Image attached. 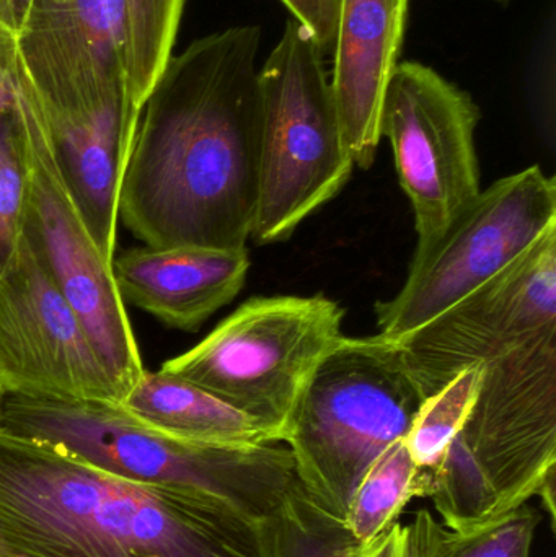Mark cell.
<instances>
[{"instance_id":"7402d4cb","label":"cell","mask_w":556,"mask_h":557,"mask_svg":"<svg viewBox=\"0 0 556 557\" xmlns=\"http://www.w3.org/2000/svg\"><path fill=\"white\" fill-rule=\"evenodd\" d=\"M28 173L12 107L0 116V274L25 232Z\"/></svg>"},{"instance_id":"f1b7e54d","label":"cell","mask_w":556,"mask_h":557,"mask_svg":"<svg viewBox=\"0 0 556 557\" xmlns=\"http://www.w3.org/2000/svg\"><path fill=\"white\" fill-rule=\"evenodd\" d=\"M7 392L3 389L2 383H0V432H2L3 421V405H5Z\"/></svg>"},{"instance_id":"9a60e30c","label":"cell","mask_w":556,"mask_h":557,"mask_svg":"<svg viewBox=\"0 0 556 557\" xmlns=\"http://www.w3.org/2000/svg\"><path fill=\"white\" fill-rule=\"evenodd\" d=\"M248 270L247 250L202 247L133 248L113 260L124 305L182 331L198 330L234 300Z\"/></svg>"},{"instance_id":"4316f807","label":"cell","mask_w":556,"mask_h":557,"mask_svg":"<svg viewBox=\"0 0 556 557\" xmlns=\"http://www.w3.org/2000/svg\"><path fill=\"white\" fill-rule=\"evenodd\" d=\"M555 481H556V471L552 473L551 476L545 480L544 486L539 491L538 496L542 497V503H544L545 510L548 512V517H551L552 525L555 527L556 519V503H555Z\"/></svg>"},{"instance_id":"277c9868","label":"cell","mask_w":556,"mask_h":557,"mask_svg":"<svg viewBox=\"0 0 556 557\" xmlns=\"http://www.w3.org/2000/svg\"><path fill=\"white\" fill-rule=\"evenodd\" d=\"M2 431L55 445L137 483L209 494L264 522L276 516L297 478L289 448L277 444L218 447L180 441L137 421L118 403L9 395Z\"/></svg>"},{"instance_id":"9c48e42d","label":"cell","mask_w":556,"mask_h":557,"mask_svg":"<svg viewBox=\"0 0 556 557\" xmlns=\"http://www.w3.org/2000/svg\"><path fill=\"white\" fill-rule=\"evenodd\" d=\"M556 227V183L539 166L498 180L427 250L404 287L375 304L381 336L400 339L485 284Z\"/></svg>"},{"instance_id":"d6986e66","label":"cell","mask_w":556,"mask_h":557,"mask_svg":"<svg viewBox=\"0 0 556 557\" xmlns=\"http://www.w3.org/2000/svg\"><path fill=\"white\" fill-rule=\"evenodd\" d=\"M420 468L404 441L395 442L372 467L353 493L346 509L345 525L359 543L381 535L418 496Z\"/></svg>"},{"instance_id":"30bf717a","label":"cell","mask_w":556,"mask_h":557,"mask_svg":"<svg viewBox=\"0 0 556 557\" xmlns=\"http://www.w3.org/2000/svg\"><path fill=\"white\" fill-rule=\"evenodd\" d=\"M482 111L469 91L430 65L400 61L382 108L381 133L410 199L417 250H427L480 195L475 133Z\"/></svg>"},{"instance_id":"7c38bea8","label":"cell","mask_w":556,"mask_h":557,"mask_svg":"<svg viewBox=\"0 0 556 557\" xmlns=\"http://www.w3.org/2000/svg\"><path fill=\"white\" fill-rule=\"evenodd\" d=\"M123 0H36L18 54L49 124L100 127L127 121Z\"/></svg>"},{"instance_id":"e0dca14e","label":"cell","mask_w":556,"mask_h":557,"mask_svg":"<svg viewBox=\"0 0 556 557\" xmlns=\"http://www.w3.org/2000/svg\"><path fill=\"white\" fill-rule=\"evenodd\" d=\"M126 10L127 121L134 131L157 78L172 58L185 0H123Z\"/></svg>"},{"instance_id":"5b68a950","label":"cell","mask_w":556,"mask_h":557,"mask_svg":"<svg viewBox=\"0 0 556 557\" xmlns=\"http://www.w3.org/2000/svg\"><path fill=\"white\" fill-rule=\"evenodd\" d=\"M424 399L395 341L343 336L313 370L284 435L304 490L345 519L366 471L407 437Z\"/></svg>"},{"instance_id":"7a4b0ae2","label":"cell","mask_w":556,"mask_h":557,"mask_svg":"<svg viewBox=\"0 0 556 557\" xmlns=\"http://www.w3.org/2000/svg\"><path fill=\"white\" fill-rule=\"evenodd\" d=\"M0 532L25 557H277L273 525L0 432Z\"/></svg>"},{"instance_id":"1f68e13d","label":"cell","mask_w":556,"mask_h":557,"mask_svg":"<svg viewBox=\"0 0 556 557\" xmlns=\"http://www.w3.org/2000/svg\"><path fill=\"white\" fill-rule=\"evenodd\" d=\"M336 3H338V0H335Z\"/></svg>"},{"instance_id":"44dd1931","label":"cell","mask_w":556,"mask_h":557,"mask_svg":"<svg viewBox=\"0 0 556 557\" xmlns=\"http://www.w3.org/2000/svg\"><path fill=\"white\" fill-rule=\"evenodd\" d=\"M482 366L459 373L446 386L428 396L405 437L411 458L420 470L430 471L440 463L454 441L479 389Z\"/></svg>"},{"instance_id":"2e32d148","label":"cell","mask_w":556,"mask_h":557,"mask_svg":"<svg viewBox=\"0 0 556 557\" xmlns=\"http://www.w3.org/2000/svg\"><path fill=\"white\" fill-rule=\"evenodd\" d=\"M153 431L218 447L280 444L260 424L208 389L165 370L144 372L118 403Z\"/></svg>"},{"instance_id":"ffe728a7","label":"cell","mask_w":556,"mask_h":557,"mask_svg":"<svg viewBox=\"0 0 556 557\" xmlns=\"http://www.w3.org/2000/svg\"><path fill=\"white\" fill-rule=\"evenodd\" d=\"M277 557H359V543L345 520L323 509L294 481L271 520Z\"/></svg>"},{"instance_id":"5bb4252c","label":"cell","mask_w":556,"mask_h":557,"mask_svg":"<svg viewBox=\"0 0 556 557\" xmlns=\"http://www.w3.org/2000/svg\"><path fill=\"white\" fill-rule=\"evenodd\" d=\"M410 0H338L333 104L355 165L369 169L381 144L385 91L400 64Z\"/></svg>"},{"instance_id":"4fadbf2b","label":"cell","mask_w":556,"mask_h":557,"mask_svg":"<svg viewBox=\"0 0 556 557\" xmlns=\"http://www.w3.org/2000/svg\"><path fill=\"white\" fill-rule=\"evenodd\" d=\"M0 383L7 396L120 403L81 318L25 232L0 274Z\"/></svg>"},{"instance_id":"3957f363","label":"cell","mask_w":556,"mask_h":557,"mask_svg":"<svg viewBox=\"0 0 556 557\" xmlns=\"http://www.w3.org/2000/svg\"><path fill=\"white\" fill-rule=\"evenodd\" d=\"M556 471V330L483 363L472 409L418 496L472 532L538 496Z\"/></svg>"},{"instance_id":"f546056e","label":"cell","mask_w":556,"mask_h":557,"mask_svg":"<svg viewBox=\"0 0 556 557\" xmlns=\"http://www.w3.org/2000/svg\"><path fill=\"white\" fill-rule=\"evenodd\" d=\"M486 2L496 3V5L499 7H508L509 3L512 2V0H486Z\"/></svg>"},{"instance_id":"cb8c5ba5","label":"cell","mask_w":556,"mask_h":557,"mask_svg":"<svg viewBox=\"0 0 556 557\" xmlns=\"http://www.w3.org/2000/svg\"><path fill=\"white\" fill-rule=\"evenodd\" d=\"M359 557H408V527L392 523L381 535L362 545Z\"/></svg>"},{"instance_id":"603a6c76","label":"cell","mask_w":556,"mask_h":557,"mask_svg":"<svg viewBox=\"0 0 556 557\" xmlns=\"http://www.w3.org/2000/svg\"><path fill=\"white\" fill-rule=\"evenodd\" d=\"M293 20L316 38L323 55L332 54L338 3L335 0H281Z\"/></svg>"},{"instance_id":"6da1fadb","label":"cell","mask_w":556,"mask_h":557,"mask_svg":"<svg viewBox=\"0 0 556 557\" xmlns=\"http://www.w3.org/2000/svg\"><path fill=\"white\" fill-rule=\"evenodd\" d=\"M261 28L238 25L172 54L150 90L120 193L149 248L247 250L260 140Z\"/></svg>"},{"instance_id":"52a82bcc","label":"cell","mask_w":556,"mask_h":557,"mask_svg":"<svg viewBox=\"0 0 556 557\" xmlns=\"http://www.w3.org/2000/svg\"><path fill=\"white\" fill-rule=\"evenodd\" d=\"M345 310L313 297H255L160 369L208 389L283 442L313 370L343 337Z\"/></svg>"},{"instance_id":"ba28073f","label":"cell","mask_w":556,"mask_h":557,"mask_svg":"<svg viewBox=\"0 0 556 557\" xmlns=\"http://www.w3.org/2000/svg\"><path fill=\"white\" fill-rule=\"evenodd\" d=\"M12 113L28 173L25 235L81 318L121 403L146 367L126 305L114 284L113 267L98 250L65 180L18 51L12 67Z\"/></svg>"},{"instance_id":"ac0fdd59","label":"cell","mask_w":556,"mask_h":557,"mask_svg":"<svg viewBox=\"0 0 556 557\" xmlns=\"http://www.w3.org/2000/svg\"><path fill=\"white\" fill-rule=\"evenodd\" d=\"M539 522L538 510L522 506L490 525L462 533L421 509L408 525V557H531Z\"/></svg>"},{"instance_id":"4dcf8cb0","label":"cell","mask_w":556,"mask_h":557,"mask_svg":"<svg viewBox=\"0 0 556 557\" xmlns=\"http://www.w3.org/2000/svg\"><path fill=\"white\" fill-rule=\"evenodd\" d=\"M54 2H58V3H67V2H71V0H54Z\"/></svg>"},{"instance_id":"d4e9b609","label":"cell","mask_w":556,"mask_h":557,"mask_svg":"<svg viewBox=\"0 0 556 557\" xmlns=\"http://www.w3.org/2000/svg\"><path fill=\"white\" fill-rule=\"evenodd\" d=\"M18 51V36L0 25V116L12 107V67Z\"/></svg>"},{"instance_id":"8fae6325","label":"cell","mask_w":556,"mask_h":557,"mask_svg":"<svg viewBox=\"0 0 556 557\" xmlns=\"http://www.w3.org/2000/svg\"><path fill=\"white\" fill-rule=\"evenodd\" d=\"M556 330V227L506 270L395 343L424 395Z\"/></svg>"},{"instance_id":"83f0119b","label":"cell","mask_w":556,"mask_h":557,"mask_svg":"<svg viewBox=\"0 0 556 557\" xmlns=\"http://www.w3.org/2000/svg\"><path fill=\"white\" fill-rule=\"evenodd\" d=\"M0 557H25L20 555L9 542H7L5 536L0 532Z\"/></svg>"},{"instance_id":"8992f818","label":"cell","mask_w":556,"mask_h":557,"mask_svg":"<svg viewBox=\"0 0 556 557\" xmlns=\"http://www.w3.org/2000/svg\"><path fill=\"white\" fill-rule=\"evenodd\" d=\"M353 166L325 55L316 38L289 18L260 67L258 191L250 240H287L304 219L342 191Z\"/></svg>"},{"instance_id":"484cf974","label":"cell","mask_w":556,"mask_h":557,"mask_svg":"<svg viewBox=\"0 0 556 557\" xmlns=\"http://www.w3.org/2000/svg\"><path fill=\"white\" fill-rule=\"evenodd\" d=\"M35 5L36 0H0V25L18 36Z\"/></svg>"}]
</instances>
